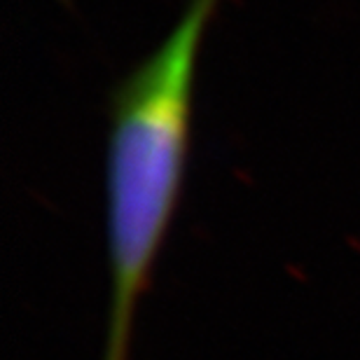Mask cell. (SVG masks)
<instances>
[{"instance_id": "6da1fadb", "label": "cell", "mask_w": 360, "mask_h": 360, "mask_svg": "<svg viewBox=\"0 0 360 360\" xmlns=\"http://www.w3.org/2000/svg\"><path fill=\"white\" fill-rule=\"evenodd\" d=\"M218 3L187 0L164 40L110 91L105 153L110 302L101 360H131L136 311L183 194L197 61Z\"/></svg>"}]
</instances>
